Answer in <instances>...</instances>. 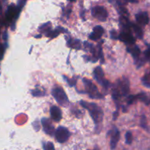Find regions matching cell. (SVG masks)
Masks as SVG:
<instances>
[{
  "mask_svg": "<svg viewBox=\"0 0 150 150\" xmlns=\"http://www.w3.org/2000/svg\"><path fill=\"white\" fill-rule=\"evenodd\" d=\"M80 103L82 107L89 110V114L93 119L95 124L99 125L100 124H101L103 119V112L99 106L97 105L95 103H89L83 101H81Z\"/></svg>",
  "mask_w": 150,
  "mask_h": 150,
  "instance_id": "6da1fadb",
  "label": "cell"
},
{
  "mask_svg": "<svg viewBox=\"0 0 150 150\" xmlns=\"http://www.w3.org/2000/svg\"><path fill=\"white\" fill-rule=\"evenodd\" d=\"M83 82L84 83L86 91L89 96L92 99H101L103 96L100 94V93L98 91V88L94 83H92L90 80L86 79H83Z\"/></svg>",
  "mask_w": 150,
  "mask_h": 150,
  "instance_id": "7a4b0ae2",
  "label": "cell"
},
{
  "mask_svg": "<svg viewBox=\"0 0 150 150\" xmlns=\"http://www.w3.org/2000/svg\"><path fill=\"white\" fill-rule=\"evenodd\" d=\"M52 95L55 98L56 101L61 105H65L67 103H68L67 94L60 87H55L52 90Z\"/></svg>",
  "mask_w": 150,
  "mask_h": 150,
  "instance_id": "3957f363",
  "label": "cell"
},
{
  "mask_svg": "<svg viewBox=\"0 0 150 150\" xmlns=\"http://www.w3.org/2000/svg\"><path fill=\"white\" fill-rule=\"evenodd\" d=\"M92 16L100 21H105L108 17V12L101 6H96L92 9Z\"/></svg>",
  "mask_w": 150,
  "mask_h": 150,
  "instance_id": "277c9868",
  "label": "cell"
},
{
  "mask_svg": "<svg viewBox=\"0 0 150 150\" xmlns=\"http://www.w3.org/2000/svg\"><path fill=\"white\" fill-rule=\"evenodd\" d=\"M70 137V132L64 126H59L55 132L56 140L59 143H64Z\"/></svg>",
  "mask_w": 150,
  "mask_h": 150,
  "instance_id": "5b68a950",
  "label": "cell"
},
{
  "mask_svg": "<svg viewBox=\"0 0 150 150\" xmlns=\"http://www.w3.org/2000/svg\"><path fill=\"white\" fill-rule=\"evenodd\" d=\"M117 88L118 89L121 96H126L130 91V83L128 79L126 78H122L117 81Z\"/></svg>",
  "mask_w": 150,
  "mask_h": 150,
  "instance_id": "8992f818",
  "label": "cell"
},
{
  "mask_svg": "<svg viewBox=\"0 0 150 150\" xmlns=\"http://www.w3.org/2000/svg\"><path fill=\"white\" fill-rule=\"evenodd\" d=\"M19 13H20V8L12 4L9 6L7 8V12H6V19L8 21L16 20L18 16Z\"/></svg>",
  "mask_w": 150,
  "mask_h": 150,
  "instance_id": "52a82bcc",
  "label": "cell"
},
{
  "mask_svg": "<svg viewBox=\"0 0 150 150\" xmlns=\"http://www.w3.org/2000/svg\"><path fill=\"white\" fill-rule=\"evenodd\" d=\"M118 38L121 41L129 44V45H133L136 42V39L130 34V32H122L118 36Z\"/></svg>",
  "mask_w": 150,
  "mask_h": 150,
  "instance_id": "ba28073f",
  "label": "cell"
},
{
  "mask_svg": "<svg viewBox=\"0 0 150 150\" xmlns=\"http://www.w3.org/2000/svg\"><path fill=\"white\" fill-rule=\"evenodd\" d=\"M41 123H42V127H43L44 131L46 134L49 135H53L54 134V126L51 124V121L48 119L46 118H43L41 120Z\"/></svg>",
  "mask_w": 150,
  "mask_h": 150,
  "instance_id": "9c48e42d",
  "label": "cell"
},
{
  "mask_svg": "<svg viewBox=\"0 0 150 150\" xmlns=\"http://www.w3.org/2000/svg\"><path fill=\"white\" fill-rule=\"evenodd\" d=\"M136 21L141 25H146L149 24V15L146 12H141V13H137L136 15Z\"/></svg>",
  "mask_w": 150,
  "mask_h": 150,
  "instance_id": "30bf717a",
  "label": "cell"
},
{
  "mask_svg": "<svg viewBox=\"0 0 150 150\" xmlns=\"http://www.w3.org/2000/svg\"><path fill=\"white\" fill-rule=\"evenodd\" d=\"M104 33V29L101 26H96L93 29V32L89 35V38L93 41H98Z\"/></svg>",
  "mask_w": 150,
  "mask_h": 150,
  "instance_id": "8fae6325",
  "label": "cell"
},
{
  "mask_svg": "<svg viewBox=\"0 0 150 150\" xmlns=\"http://www.w3.org/2000/svg\"><path fill=\"white\" fill-rule=\"evenodd\" d=\"M51 119L55 121H59L62 119V111L57 106H53L50 109Z\"/></svg>",
  "mask_w": 150,
  "mask_h": 150,
  "instance_id": "7c38bea8",
  "label": "cell"
},
{
  "mask_svg": "<svg viewBox=\"0 0 150 150\" xmlns=\"http://www.w3.org/2000/svg\"><path fill=\"white\" fill-rule=\"evenodd\" d=\"M120 133L119 132V130L117 129H114V133L112 134V136H111V143H110V146H111V149H114L116 148L117 145V143H118L119 140H120Z\"/></svg>",
  "mask_w": 150,
  "mask_h": 150,
  "instance_id": "4fadbf2b",
  "label": "cell"
},
{
  "mask_svg": "<svg viewBox=\"0 0 150 150\" xmlns=\"http://www.w3.org/2000/svg\"><path fill=\"white\" fill-rule=\"evenodd\" d=\"M94 76H95V78L96 79V80L100 84L102 83L103 81L105 79H104V72L103 71L102 68L100 67V66L95 68V69L94 70Z\"/></svg>",
  "mask_w": 150,
  "mask_h": 150,
  "instance_id": "5bb4252c",
  "label": "cell"
},
{
  "mask_svg": "<svg viewBox=\"0 0 150 150\" xmlns=\"http://www.w3.org/2000/svg\"><path fill=\"white\" fill-rule=\"evenodd\" d=\"M127 52L130 53L131 55L134 57L135 59H138L141 54V50L138 46H128L127 48Z\"/></svg>",
  "mask_w": 150,
  "mask_h": 150,
  "instance_id": "9a60e30c",
  "label": "cell"
},
{
  "mask_svg": "<svg viewBox=\"0 0 150 150\" xmlns=\"http://www.w3.org/2000/svg\"><path fill=\"white\" fill-rule=\"evenodd\" d=\"M130 26H131L132 29H133V31H134L136 37H137L138 38L142 39V38H143V35H144V32H143V30L142 29V28H141L139 25L136 24H133V23H131Z\"/></svg>",
  "mask_w": 150,
  "mask_h": 150,
  "instance_id": "2e32d148",
  "label": "cell"
},
{
  "mask_svg": "<svg viewBox=\"0 0 150 150\" xmlns=\"http://www.w3.org/2000/svg\"><path fill=\"white\" fill-rule=\"evenodd\" d=\"M67 45L71 48L75 49H81V42L79 40H69L67 41Z\"/></svg>",
  "mask_w": 150,
  "mask_h": 150,
  "instance_id": "e0dca14e",
  "label": "cell"
},
{
  "mask_svg": "<svg viewBox=\"0 0 150 150\" xmlns=\"http://www.w3.org/2000/svg\"><path fill=\"white\" fill-rule=\"evenodd\" d=\"M63 31H64V29H63L62 27H58L54 31L51 30L49 32H48V33L46 34V36L49 37V38H56L57 36H58L60 32H63Z\"/></svg>",
  "mask_w": 150,
  "mask_h": 150,
  "instance_id": "ac0fdd59",
  "label": "cell"
},
{
  "mask_svg": "<svg viewBox=\"0 0 150 150\" xmlns=\"http://www.w3.org/2000/svg\"><path fill=\"white\" fill-rule=\"evenodd\" d=\"M136 96H137V99L141 100V101L144 102L146 104H149L150 103V99H149V97L144 93H141V94L136 95Z\"/></svg>",
  "mask_w": 150,
  "mask_h": 150,
  "instance_id": "d6986e66",
  "label": "cell"
},
{
  "mask_svg": "<svg viewBox=\"0 0 150 150\" xmlns=\"http://www.w3.org/2000/svg\"><path fill=\"white\" fill-rule=\"evenodd\" d=\"M39 30L41 32H45V33H48L51 30V24L50 22H48L46 24H44L42 26L39 27Z\"/></svg>",
  "mask_w": 150,
  "mask_h": 150,
  "instance_id": "ffe728a7",
  "label": "cell"
},
{
  "mask_svg": "<svg viewBox=\"0 0 150 150\" xmlns=\"http://www.w3.org/2000/svg\"><path fill=\"white\" fill-rule=\"evenodd\" d=\"M142 84L146 88H150V72L146 74L142 79Z\"/></svg>",
  "mask_w": 150,
  "mask_h": 150,
  "instance_id": "44dd1931",
  "label": "cell"
},
{
  "mask_svg": "<svg viewBox=\"0 0 150 150\" xmlns=\"http://www.w3.org/2000/svg\"><path fill=\"white\" fill-rule=\"evenodd\" d=\"M32 94L34 96H42L45 95V93L41 91L40 89H35L33 91H32Z\"/></svg>",
  "mask_w": 150,
  "mask_h": 150,
  "instance_id": "7402d4cb",
  "label": "cell"
},
{
  "mask_svg": "<svg viewBox=\"0 0 150 150\" xmlns=\"http://www.w3.org/2000/svg\"><path fill=\"white\" fill-rule=\"evenodd\" d=\"M44 150H56L54 148V144L51 142H48L46 144H44Z\"/></svg>",
  "mask_w": 150,
  "mask_h": 150,
  "instance_id": "603a6c76",
  "label": "cell"
},
{
  "mask_svg": "<svg viewBox=\"0 0 150 150\" xmlns=\"http://www.w3.org/2000/svg\"><path fill=\"white\" fill-rule=\"evenodd\" d=\"M125 138H126V143L127 144H130L133 141V135L130 132H127L125 135Z\"/></svg>",
  "mask_w": 150,
  "mask_h": 150,
  "instance_id": "cb8c5ba5",
  "label": "cell"
},
{
  "mask_svg": "<svg viewBox=\"0 0 150 150\" xmlns=\"http://www.w3.org/2000/svg\"><path fill=\"white\" fill-rule=\"evenodd\" d=\"M136 100H137V96L134 95H130L127 97V102L128 104H131L134 102Z\"/></svg>",
  "mask_w": 150,
  "mask_h": 150,
  "instance_id": "d4e9b609",
  "label": "cell"
},
{
  "mask_svg": "<svg viewBox=\"0 0 150 150\" xmlns=\"http://www.w3.org/2000/svg\"><path fill=\"white\" fill-rule=\"evenodd\" d=\"M64 78L66 79V80H67V83H68L69 85H70V86H73V85H75L76 84V79H67V78L66 77V76H64Z\"/></svg>",
  "mask_w": 150,
  "mask_h": 150,
  "instance_id": "484cf974",
  "label": "cell"
},
{
  "mask_svg": "<svg viewBox=\"0 0 150 150\" xmlns=\"http://www.w3.org/2000/svg\"><path fill=\"white\" fill-rule=\"evenodd\" d=\"M144 57L146 60H149L150 59V45L149 46V47H148L147 49L145 51Z\"/></svg>",
  "mask_w": 150,
  "mask_h": 150,
  "instance_id": "4316f807",
  "label": "cell"
},
{
  "mask_svg": "<svg viewBox=\"0 0 150 150\" xmlns=\"http://www.w3.org/2000/svg\"><path fill=\"white\" fill-rule=\"evenodd\" d=\"M4 54V47L3 46L2 44H0V60H2Z\"/></svg>",
  "mask_w": 150,
  "mask_h": 150,
  "instance_id": "83f0119b",
  "label": "cell"
},
{
  "mask_svg": "<svg viewBox=\"0 0 150 150\" xmlns=\"http://www.w3.org/2000/svg\"><path fill=\"white\" fill-rule=\"evenodd\" d=\"M141 125H142V126H143L144 128H146V117H145L144 116H143L142 117V121H141Z\"/></svg>",
  "mask_w": 150,
  "mask_h": 150,
  "instance_id": "f1b7e54d",
  "label": "cell"
},
{
  "mask_svg": "<svg viewBox=\"0 0 150 150\" xmlns=\"http://www.w3.org/2000/svg\"><path fill=\"white\" fill-rule=\"evenodd\" d=\"M111 38L112 39H117V38H118V36L117 35V32L115 30H112L111 32Z\"/></svg>",
  "mask_w": 150,
  "mask_h": 150,
  "instance_id": "f546056e",
  "label": "cell"
},
{
  "mask_svg": "<svg viewBox=\"0 0 150 150\" xmlns=\"http://www.w3.org/2000/svg\"><path fill=\"white\" fill-rule=\"evenodd\" d=\"M117 116H118V111L115 112V113H114V118H113V119H114V120L117 119Z\"/></svg>",
  "mask_w": 150,
  "mask_h": 150,
  "instance_id": "4dcf8cb0",
  "label": "cell"
},
{
  "mask_svg": "<svg viewBox=\"0 0 150 150\" xmlns=\"http://www.w3.org/2000/svg\"><path fill=\"white\" fill-rule=\"evenodd\" d=\"M126 1H128V2H138L139 0H125Z\"/></svg>",
  "mask_w": 150,
  "mask_h": 150,
  "instance_id": "1f68e13d",
  "label": "cell"
},
{
  "mask_svg": "<svg viewBox=\"0 0 150 150\" xmlns=\"http://www.w3.org/2000/svg\"><path fill=\"white\" fill-rule=\"evenodd\" d=\"M69 1H76V0H69Z\"/></svg>",
  "mask_w": 150,
  "mask_h": 150,
  "instance_id": "d6a6232c",
  "label": "cell"
},
{
  "mask_svg": "<svg viewBox=\"0 0 150 150\" xmlns=\"http://www.w3.org/2000/svg\"><path fill=\"white\" fill-rule=\"evenodd\" d=\"M149 60H150V59H149Z\"/></svg>",
  "mask_w": 150,
  "mask_h": 150,
  "instance_id": "836d02e7",
  "label": "cell"
}]
</instances>
